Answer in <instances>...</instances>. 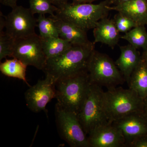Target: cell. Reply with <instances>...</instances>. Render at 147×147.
<instances>
[{
  "mask_svg": "<svg viewBox=\"0 0 147 147\" xmlns=\"http://www.w3.org/2000/svg\"><path fill=\"white\" fill-rule=\"evenodd\" d=\"M94 45L75 46L61 55L47 59L43 71L56 82L87 70L90 56Z\"/></svg>",
  "mask_w": 147,
  "mask_h": 147,
  "instance_id": "1",
  "label": "cell"
},
{
  "mask_svg": "<svg viewBox=\"0 0 147 147\" xmlns=\"http://www.w3.org/2000/svg\"><path fill=\"white\" fill-rule=\"evenodd\" d=\"M91 85L87 70L59 79L55 84L57 104L78 115Z\"/></svg>",
  "mask_w": 147,
  "mask_h": 147,
  "instance_id": "2",
  "label": "cell"
},
{
  "mask_svg": "<svg viewBox=\"0 0 147 147\" xmlns=\"http://www.w3.org/2000/svg\"><path fill=\"white\" fill-rule=\"evenodd\" d=\"M110 0L98 4L67 3L58 8L56 18L87 31L94 29L98 22L108 16Z\"/></svg>",
  "mask_w": 147,
  "mask_h": 147,
  "instance_id": "3",
  "label": "cell"
},
{
  "mask_svg": "<svg viewBox=\"0 0 147 147\" xmlns=\"http://www.w3.org/2000/svg\"><path fill=\"white\" fill-rule=\"evenodd\" d=\"M103 103L107 118L113 123L131 113L142 111L144 100L129 88L116 87L104 92Z\"/></svg>",
  "mask_w": 147,
  "mask_h": 147,
  "instance_id": "4",
  "label": "cell"
},
{
  "mask_svg": "<svg viewBox=\"0 0 147 147\" xmlns=\"http://www.w3.org/2000/svg\"><path fill=\"white\" fill-rule=\"evenodd\" d=\"M87 70L91 84L108 89L125 82L115 62L108 55L95 49L90 56Z\"/></svg>",
  "mask_w": 147,
  "mask_h": 147,
  "instance_id": "5",
  "label": "cell"
},
{
  "mask_svg": "<svg viewBox=\"0 0 147 147\" xmlns=\"http://www.w3.org/2000/svg\"><path fill=\"white\" fill-rule=\"evenodd\" d=\"M101 87L92 84L78 115V119L86 135L98 127L109 123L104 110Z\"/></svg>",
  "mask_w": 147,
  "mask_h": 147,
  "instance_id": "6",
  "label": "cell"
},
{
  "mask_svg": "<svg viewBox=\"0 0 147 147\" xmlns=\"http://www.w3.org/2000/svg\"><path fill=\"white\" fill-rule=\"evenodd\" d=\"M58 132L70 147H90L88 136L79 121L77 115L58 104L55 108Z\"/></svg>",
  "mask_w": 147,
  "mask_h": 147,
  "instance_id": "7",
  "label": "cell"
},
{
  "mask_svg": "<svg viewBox=\"0 0 147 147\" xmlns=\"http://www.w3.org/2000/svg\"><path fill=\"white\" fill-rule=\"evenodd\" d=\"M11 57L18 59L26 65L42 71L47 60L42 48V39L36 34L15 40Z\"/></svg>",
  "mask_w": 147,
  "mask_h": 147,
  "instance_id": "8",
  "label": "cell"
},
{
  "mask_svg": "<svg viewBox=\"0 0 147 147\" xmlns=\"http://www.w3.org/2000/svg\"><path fill=\"white\" fill-rule=\"evenodd\" d=\"M34 15L30 8L16 6L5 16V32L15 40L35 34L37 20Z\"/></svg>",
  "mask_w": 147,
  "mask_h": 147,
  "instance_id": "9",
  "label": "cell"
},
{
  "mask_svg": "<svg viewBox=\"0 0 147 147\" xmlns=\"http://www.w3.org/2000/svg\"><path fill=\"white\" fill-rule=\"evenodd\" d=\"M56 81L49 75L30 86L25 93L27 107L34 113L46 110L47 105L56 98Z\"/></svg>",
  "mask_w": 147,
  "mask_h": 147,
  "instance_id": "10",
  "label": "cell"
},
{
  "mask_svg": "<svg viewBox=\"0 0 147 147\" xmlns=\"http://www.w3.org/2000/svg\"><path fill=\"white\" fill-rule=\"evenodd\" d=\"M90 147H125L124 138L121 130L113 123L95 129L88 136Z\"/></svg>",
  "mask_w": 147,
  "mask_h": 147,
  "instance_id": "11",
  "label": "cell"
},
{
  "mask_svg": "<svg viewBox=\"0 0 147 147\" xmlns=\"http://www.w3.org/2000/svg\"><path fill=\"white\" fill-rule=\"evenodd\" d=\"M113 123L121 131L125 147L138 137L147 134V119L142 111L131 113Z\"/></svg>",
  "mask_w": 147,
  "mask_h": 147,
  "instance_id": "12",
  "label": "cell"
},
{
  "mask_svg": "<svg viewBox=\"0 0 147 147\" xmlns=\"http://www.w3.org/2000/svg\"><path fill=\"white\" fill-rule=\"evenodd\" d=\"M93 29L94 44L100 42L112 49L117 45L121 36L113 19L107 17L102 18Z\"/></svg>",
  "mask_w": 147,
  "mask_h": 147,
  "instance_id": "13",
  "label": "cell"
},
{
  "mask_svg": "<svg viewBox=\"0 0 147 147\" xmlns=\"http://www.w3.org/2000/svg\"><path fill=\"white\" fill-rule=\"evenodd\" d=\"M119 48L120 55L115 63L128 84L132 72L142 59V55L129 44Z\"/></svg>",
  "mask_w": 147,
  "mask_h": 147,
  "instance_id": "14",
  "label": "cell"
},
{
  "mask_svg": "<svg viewBox=\"0 0 147 147\" xmlns=\"http://www.w3.org/2000/svg\"><path fill=\"white\" fill-rule=\"evenodd\" d=\"M55 17L59 36L75 46H90L94 45L88 38L87 31L68 22Z\"/></svg>",
  "mask_w": 147,
  "mask_h": 147,
  "instance_id": "15",
  "label": "cell"
},
{
  "mask_svg": "<svg viewBox=\"0 0 147 147\" xmlns=\"http://www.w3.org/2000/svg\"><path fill=\"white\" fill-rule=\"evenodd\" d=\"M108 7L110 11H116L125 14L138 26H147V0H129Z\"/></svg>",
  "mask_w": 147,
  "mask_h": 147,
  "instance_id": "16",
  "label": "cell"
},
{
  "mask_svg": "<svg viewBox=\"0 0 147 147\" xmlns=\"http://www.w3.org/2000/svg\"><path fill=\"white\" fill-rule=\"evenodd\" d=\"M129 88L144 100L147 96V65L142 59L131 74Z\"/></svg>",
  "mask_w": 147,
  "mask_h": 147,
  "instance_id": "17",
  "label": "cell"
},
{
  "mask_svg": "<svg viewBox=\"0 0 147 147\" xmlns=\"http://www.w3.org/2000/svg\"><path fill=\"white\" fill-rule=\"evenodd\" d=\"M13 58L11 59H6L3 62H1L0 71L6 76L22 80L30 86L26 78L28 65L18 59Z\"/></svg>",
  "mask_w": 147,
  "mask_h": 147,
  "instance_id": "18",
  "label": "cell"
},
{
  "mask_svg": "<svg viewBox=\"0 0 147 147\" xmlns=\"http://www.w3.org/2000/svg\"><path fill=\"white\" fill-rule=\"evenodd\" d=\"M41 39L43 51L47 59L61 55L73 46L71 43L59 37Z\"/></svg>",
  "mask_w": 147,
  "mask_h": 147,
  "instance_id": "19",
  "label": "cell"
},
{
  "mask_svg": "<svg viewBox=\"0 0 147 147\" xmlns=\"http://www.w3.org/2000/svg\"><path fill=\"white\" fill-rule=\"evenodd\" d=\"M137 50L147 49V31L144 26H138L121 36Z\"/></svg>",
  "mask_w": 147,
  "mask_h": 147,
  "instance_id": "20",
  "label": "cell"
},
{
  "mask_svg": "<svg viewBox=\"0 0 147 147\" xmlns=\"http://www.w3.org/2000/svg\"><path fill=\"white\" fill-rule=\"evenodd\" d=\"M37 27L39 32V36L42 39L50 37H59L57 28L55 24V17H46L40 14L36 18Z\"/></svg>",
  "mask_w": 147,
  "mask_h": 147,
  "instance_id": "21",
  "label": "cell"
},
{
  "mask_svg": "<svg viewBox=\"0 0 147 147\" xmlns=\"http://www.w3.org/2000/svg\"><path fill=\"white\" fill-rule=\"evenodd\" d=\"M30 9L32 13L35 14H49L55 16L58 7L54 5L49 0H29Z\"/></svg>",
  "mask_w": 147,
  "mask_h": 147,
  "instance_id": "22",
  "label": "cell"
},
{
  "mask_svg": "<svg viewBox=\"0 0 147 147\" xmlns=\"http://www.w3.org/2000/svg\"><path fill=\"white\" fill-rule=\"evenodd\" d=\"M113 20L120 33H126L133 28L138 26L131 18L120 12L116 13Z\"/></svg>",
  "mask_w": 147,
  "mask_h": 147,
  "instance_id": "23",
  "label": "cell"
},
{
  "mask_svg": "<svg viewBox=\"0 0 147 147\" xmlns=\"http://www.w3.org/2000/svg\"><path fill=\"white\" fill-rule=\"evenodd\" d=\"M15 39L5 32H0V61L12 57Z\"/></svg>",
  "mask_w": 147,
  "mask_h": 147,
  "instance_id": "24",
  "label": "cell"
},
{
  "mask_svg": "<svg viewBox=\"0 0 147 147\" xmlns=\"http://www.w3.org/2000/svg\"><path fill=\"white\" fill-rule=\"evenodd\" d=\"M129 147H147V134L134 139L127 146Z\"/></svg>",
  "mask_w": 147,
  "mask_h": 147,
  "instance_id": "25",
  "label": "cell"
},
{
  "mask_svg": "<svg viewBox=\"0 0 147 147\" xmlns=\"http://www.w3.org/2000/svg\"><path fill=\"white\" fill-rule=\"evenodd\" d=\"M18 1V0H0V2L3 5L9 7L12 9L17 6Z\"/></svg>",
  "mask_w": 147,
  "mask_h": 147,
  "instance_id": "26",
  "label": "cell"
},
{
  "mask_svg": "<svg viewBox=\"0 0 147 147\" xmlns=\"http://www.w3.org/2000/svg\"><path fill=\"white\" fill-rule=\"evenodd\" d=\"M54 5L56 6L58 8L68 3V0H49Z\"/></svg>",
  "mask_w": 147,
  "mask_h": 147,
  "instance_id": "27",
  "label": "cell"
},
{
  "mask_svg": "<svg viewBox=\"0 0 147 147\" xmlns=\"http://www.w3.org/2000/svg\"><path fill=\"white\" fill-rule=\"evenodd\" d=\"M5 26V16H3V13L1 11L0 16V32L3 31V30Z\"/></svg>",
  "mask_w": 147,
  "mask_h": 147,
  "instance_id": "28",
  "label": "cell"
},
{
  "mask_svg": "<svg viewBox=\"0 0 147 147\" xmlns=\"http://www.w3.org/2000/svg\"><path fill=\"white\" fill-rule=\"evenodd\" d=\"M142 113L147 119V96L144 99V104H143Z\"/></svg>",
  "mask_w": 147,
  "mask_h": 147,
  "instance_id": "29",
  "label": "cell"
},
{
  "mask_svg": "<svg viewBox=\"0 0 147 147\" xmlns=\"http://www.w3.org/2000/svg\"><path fill=\"white\" fill-rule=\"evenodd\" d=\"M129 1V0H110V5L113 4L115 5H116L123 3Z\"/></svg>",
  "mask_w": 147,
  "mask_h": 147,
  "instance_id": "30",
  "label": "cell"
},
{
  "mask_svg": "<svg viewBox=\"0 0 147 147\" xmlns=\"http://www.w3.org/2000/svg\"><path fill=\"white\" fill-rule=\"evenodd\" d=\"M97 0H72V3H92Z\"/></svg>",
  "mask_w": 147,
  "mask_h": 147,
  "instance_id": "31",
  "label": "cell"
},
{
  "mask_svg": "<svg viewBox=\"0 0 147 147\" xmlns=\"http://www.w3.org/2000/svg\"><path fill=\"white\" fill-rule=\"evenodd\" d=\"M142 58L147 65V49L143 50V53L142 55Z\"/></svg>",
  "mask_w": 147,
  "mask_h": 147,
  "instance_id": "32",
  "label": "cell"
}]
</instances>
